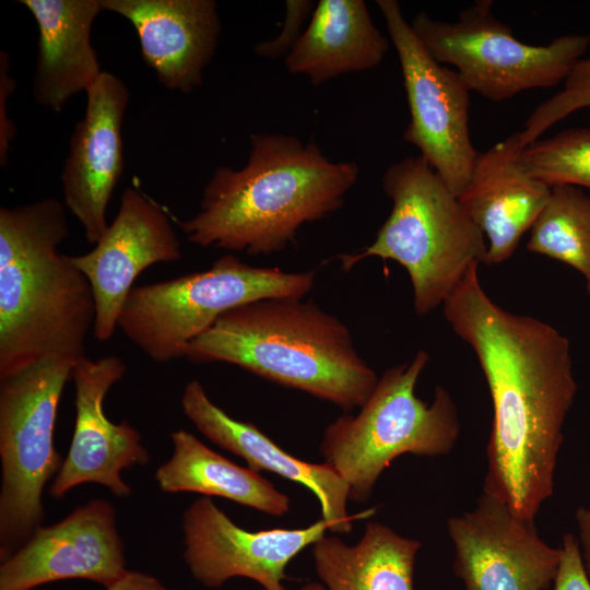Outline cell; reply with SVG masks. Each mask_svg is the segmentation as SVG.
Listing matches in <instances>:
<instances>
[{
  "label": "cell",
  "instance_id": "277c9868",
  "mask_svg": "<svg viewBox=\"0 0 590 590\" xmlns=\"http://www.w3.org/2000/svg\"><path fill=\"white\" fill-rule=\"evenodd\" d=\"M192 363L223 362L349 412L377 385L349 327L312 300L262 298L224 312L187 347Z\"/></svg>",
  "mask_w": 590,
  "mask_h": 590
},
{
  "label": "cell",
  "instance_id": "e0dca14e",
  "mask_svg": "<svg viewBox=\"0 0 590 590\" xmlns=\"http://www.w3.org/2000/svg\"><path fill=\"white\" fill-rule=\"evenodd\" d=\"M134 26L145 63L166 88L190 93L203 83L221 34L214 0H101Z\"/></svg>",
  "mask_w": 590,
  "mask_h": 590
},
{
  "label": "cell",
  "instance_id": "484cf974",
  "mask_svg": "<svg viewBox=\"0 0 590 590\" xmlns=\"http://www.w3.org/2000/svg\"><path fill=\"white\" fill-rule=\"evenodd\" d=\"M587 107H590V57L579 59L564 80L563 88L535 107L519 131L521 145L526 148L538 141L553 125Z\"/></svg>",
  "mask_w": 590,
  "mask_h": 590
},
{
  "label": "cell",
  "instance_id": "7a4b0ae2",
  "mask_svg": "<svg viewBox=\"0 0 590 590\" xmlns=\"http://www.w3.org/2000/svg\"><path fill=\"white\" fill-rule=\"evenodd\" d=\"M358 176L355 162H333L312 141L255 133L246 164L215 168L199 211L178 225L200 247L280 252L296 241L303 225L339 210Z\"/></svg>",
  "mask_w": 590,
  "mask_h": 590
},
{
  "label": "cell",
  "instance_id": "9a60e30c",
  "mask_svg": "<svg viewBox=\"0 0 590 590\" xmlns=\"http://www.w3.org/2000/svg\"><path fill=\"white\" fill-rule=\"evenodd\" d=\"M127 571L115 510L92 499L62 520L40 527L0 566V590H33L68 579L108 588Z\"/></svg>",
  "mask_w": 590,
  "mask_h": 590
},
{
  "label": "cell",
  "instance_id": "d4e9b609",
  "mask_svg": "<svg viewBox=\"0 0 590 590\" xmlns=\"http://www.w3.org/2000/svg\"><path fill=\"white\" fill-rule=\"evenodd\" d=\"M527 172L548 187L590 189V128H571L522 149Z\"/></svg>",
  "mask_w": 590,
  "mask_h": 590
},
{
  "label": "cell",
  "instance_id": "8fae6325",
  "mask_svg": "<svg viewBox=\"0 0 590 590\" xmlns=\"http://www.w3.org/2000/svg\"><path fill=\"white\" fill-rule=\"evenodd\" d=\"M452 570L465 590H547L554 581L560 547L548 545L534 520L482 493L475 507L451 516Z\"/></svg>",
  "mask_w": 590,
  "mask_h": 590
},
{
  "label": "cell",
  "instance_id": "7c38bea8",
  "mask_svg": "<svg viewBox=\"0 0 590 590\" xmlns=\"http://www.w3.org/2000/svg\"><path fill=\"white\" fill-rule=\"evenodd\" d=\"M181 257L180 241L165 209L135 187L126 188L114 221L94 248L72 256L94 294V338L99 342L111 339L142 271L155 263L177 262Z\"/></svg>",
  "mask_w": 590,
  "mask_h": 590
},
{
  "label": "cell",
  "instance_id": "ba28073f",
  "mask_svg": "<svg viewBox=\"0 0 590 590\" xmlns=\"http://www.w3.org/2000/svg\"><path fill=\"white\" fill-rule=\"evenodd\" d=\"M78 361L52 357L0 379V555L42 527L43 491L62 462L54 446L58 406Z\"/></svg>",
  "mask_w": 590,
  "mask_h": 590
},
{
  "label": "cell",
  "instance_id": "2e32d148",
  "mask_svg": "<svg viewBox=\"0 0 590 590\" xmlns=\"http://www.w3.org/2000/svg\"><path fill=\"white\" fill-rule=\"evenodd\" d=\"M86 94L83 117L74 127L61 172L63 202L80 222L88 244L108 227L106 211L123 170L122 121L129 90L103 71Z\"/></svg>",
  "mask_w": 590,
  "mask_h": 590
},
{
  "label": "cell",
  "instance_id": "f1b7e54d",
  "mask_svg": "<svg viewBox=\"0 0 590 590\" xmlns=\"http://www.w3.org/2000/svg\"><path fill=\"white\" fill-rule=\"evenodd\" d=\"M15 81L9 74V56L0 54V164L7 163L11 141L15 137V127L8 116V97L14 91Z\"/></svg>",
  "mask_w": 590,
  "mask_h": 590
},
{
  "label": "cell",
  "instance_id": "4fadbf2b",
  "mask_svg": "<svg viewBox=\"0 0 590 590\" xmlns=\"http://www.w3.org/2000/svg\"><path fill=\"white\" fill-rule=\"evenodd\" d=\"M184 559L203 586L219 588L232 578L251 579L262 590H286L288 563L326 535L323 519L300 529L248 531L234 523L210 497L196 499L184 512Z\"/></svg>",
  "mask_w": 590,
  "mask_h": 590
},
{
  "label": "cell",
  "instance_id": "3957f363",
  "mask_svg": "<svg viewBox=\"0 0 590 590\" xmlns=\"http://www.w3.org/2000/svg\"><path fill=\"white\" fill-rule=\"evenodd\" d=\"M56 198L0 209V379L52 357L86 356L96 305Z\"/></svg>",
  "mask_w": 590,
  "mask_h": 590
},
{
  "label": "cell",
  "instance_id": "ffe728a7",
  "mask_svg": "<svg viewBox=\"0 0 590 590\" xmlns=\"http://www.w3.org/2000/svg\"><path fill=\"white\" fill-rule=\"evenodd\" d=\"M38 26L33 96L60 111L69 99L87 92L103 70L91 42L101 0H21Z\"/></svg>",
  "mask_w": 590,
  "mask_h": 590
},
{
  "label": "cell",
  "instance_id": "d6986e66",
  "mask_svg": "<svg viewBox=\"0 0 590 590\" xmlns=\"http://www.w3.org/2000/svg\"><path fill=\"white\" fill-rule=\"evenodd\" d=\"M519 132L479 153L458 200L487 236L485 263L497 264L516 251L550 199L552 188L524 168Z\"/></svg>",
  "mask_w": 590,
  "mask_h": 590
},
{
  "label": "cell",
  "instance_id": "9c48e42d",
  "mask_svg": "<svg viewBox=\"0 0 590 590\" xmlns=\"http://www.w3.org/2000/svg\"><path fill=\"white\" fill-rule=\"evenodd\" d=\"M492 7L491 0L475 1L455 22L421 11L410 23L434 60L455 67L470 92L489 101L564 82L590 45V36L577 34L542 46L524 44L494 16Z\"/></svg>",
  "mask_w": 590,
  "mask_h": 590
},
{
  "label": "cell",
  "instance_id": "30bf717a",
  "mask_svg": "<svg viewBox=\"0 0 590 590\" xmlns=\"http://www.w3.org/2000/svg\"><path fill=\"white\" fill-rule=\"evenodd\" d=\"M400 62L410 121L403 140L459 197L480 152L469 130L470 90L457 71L434 60L424 49L396 0H377Z\"/></svg>",
  "mask_w": 590,
  "mask_h": 590
},
{
  "label": "cell",
  "instance_id": "83f0119b",
  "mask_svg": "<svg viewBox=\"0 0 590 590\" xmlns=\"http://www.w3.org/2000/svg\"><path fill=\"white\" fill-rule=\"evenodd\" d=\"M562 541L553 590H590V578L582 560L578 538L567 532Z\"/></svg>",
  "mask_w": 590,
  "mask_h": 590
},
{
  "label": "cell",
  "instance_id": "cb8c5ba5",
  "mask_svg": "<svg viewBox=\"0 0 590 590\" xmlns=\"http://www.w3.org/2000/svg\"><path fill=\"white\" fill-rule=\"evenodd\" d=\"M527 249L579 271L590 295V198L575 186L553 187L530 229Z\"/></svg>",
  "mask_w": 590,
  "mask_h": 590
},
{
  "label": "cell",
  "instance_id": "f546056e",
  "mask_svg": "<svg viewBox=\"0 0 590 590\" xmlns=\"http://www.w3.org/2000/svg\"><path fill=\"white\" fill-rule=\"evenodd\" d=\"M107 590H167L155 577L134 570L127 571L111 583Z\"/></svg>",
  "mask_w": 590,
  "mask_h": 590
},
{
  "label": "cell",
  "instance_id": "4316f807",
  "mask_svg": "<svg viewBox=\"0 0 590 590\" xmlns=\"http://www.w3.org/2000/svg\"><path fill=\"white\" fill-rule=\"evenodd\" d=\"M316 3L314 0H286L284 20L279 34L272 39L255 45V54L266 59H285L303 36Z\"/></svg>",
  "mask_w": 590,
  "mask_h": 590
},
{
  "label": "cell",
  "instance_id": "52a82bcc",
  "mask_svg": "<svg viewBox=\"0 0 590 590\" xmlns=\"http://www.w3.org/2000/svg\"><path fill=\"white\" fill-rule=\"evenodd\" d=\"M315 281L314 270L256 267L226 253L206 270L134 286L117 327L149 358L167 363L185 357L224 312L262 298H303Z\"/></svg>",
  "mask_w": 590,
  "mask_h": 590
},
{
  "label": "cell",
  "instance_id": "5bb4252c",
  "mask_svg": "<svg viewBox=\"0 0 590 590\" xmlns=\"http://www.w3.org/2000/svg\"><path fill=\"white\" fill-rule=\"evenodd\" d=\"M125 362L116 355L96 359L80 358L73 366L75 423L69 451L54 477L49 493L61 498L72 488L96 483L120 498L132 488L121 471L149 462L141 434L127 421L113 423L104 411L109 389L126 373Z\"/></svg>",
  "mask_w": 590,
  "mask_h": 590
},
{
  "label": "cell",
  "instance_id": "44dd1931",
  "mask_svg": "<svg viewBox=\"0 0 590 590\" xmlns=\"http://www.w3.org/2000/svg\"><path fill=\"white\" fill-rule=\"evenodd\" d=\"M389 40L375 25L363 0H320L294 49L286 70L312 85L376 68Z\"/></svg>",
  "mask_w": 590,
  "mask_h": 590
},
{
  "label": "cell",
  "instance_id": "5b68a950",
  "mask_svg": "<svg viewBox=\"0 0 590 590\" xmlns=\"http://www.w3.org/2000/svg\"><path fill=\"white\" fill-rule=\"evenodd\" d=\"M381 186L392 202L389 216L369 246L339 257L341 266L349 271L369 257L398 262L410 276L415 312L427 315L444 304L471 266L485 263L484 234L421 156L391 164Z\"/></svg>",
  "mask_w": 590,
  "mask_h": 590
},
{
  "label": "cell",
  "instance_id": "8992f818",
  "mask_svg": "<svg viewBox=\"0 0 590 590\" xmlns=\"http://www.w3.org/2000/svg\"><path fill=\"white\" fill-rule=\"evenodd\" d=\"M428 361L420 350L388 368L356 415L344 414L327 426L320 451L347 483L350 499L367 500L384 470L402 455L439 457L455 448L460 422L449 391L437 386L430 403L415 394Z\"/></svg>",
  "mask_w": 590,
  "mask_h": 590
},
{
  "label": "cell",
  "instance_id": "603a6c76",
  "mask_svg": "<svg viewBox=\"0 0 590 590\" xmlns=\"http://www.w3.org/2000/svg\"><path fill=\"white\" fill-rule=\"evenodd\" d=\"M420 548V541L384 523L368 522L355 545L324 535L312 544V556L328 590H414Z\"/></svg>",
  "mask_w": 590,
  "mask_h": 590
},
{
  "label": "cell",
  "instance_id": "7402d4cb",
  "mask_svg": "<svg viewBox=\"0 0 590 590\" xmlns=\"http://www.w3.org/2000/svg\"><path fill=\"white\" fill-rule=\"evenodd\" d=\"M170 439L173 455L154 475L161 491L222 497L270 516L288 512V496L259 472L234 463L187 430L173 432Z\"/></svg>",
  "mask_w": 590,
  "mask_h": 590
},
{
  "label": "cell",
  "instance_id": "ac0fdd59",
  "mask_svg": "<svg viewBox=\"0 0 590 590\" xmlns=\"http://www.w3.org/2000/svg\"><path fill=\"white\" fill-rule=\"evenodd\" d=\"M185 415L212 442L243 458L256 472L268 471L304 485L317 497L321 519L333 533H350L352 522L370 517L376 508L347 514L350 487L328 463L295 458L272 441L252 423L235 420L208 397L198 380L189 381L181 396Z\"/></svg>",
  "mask_w": 590,
  "mask_h": 590
},
{
  "label": "cell",
  "instance_id": "6da1fadb",
  "mask_svg": "<svg viewBox=\"0 0 590 590\" xmlns=\"http://www.w3.org/2000/svg\"><path fill=\"white\" fill-rule=\"evenodd\" d=\"M479 266L444 302V316L474 351L492 399L483 492L534 520L553 494L563 425L577 392L570 344L551 324L493 302Z\"/></svg>",
  "mask_w": 590,
  "mask_h": 590
},
{
  "label": "cell",
  "instance_id": "4dcf8cb0",
  "mask_svg": "<svg viewBox=\"0 0 590 590\" xmlns=\"http://www.w3.org/2000/svg\"><path fill=\"white\" fill-rule=\"evenodd\" d=\"M575 519L578 529V540L580 543L582 560L590 578V509L583 506L578 507Z\"/></svg>",
  "mask_w": 590,
  "mask_h": 590
},
{
  "label": "cell",
  "instance_id": "1f68e13d",
  "mask_svg": "<svg viewBox=\"0 0 590 590\" xmlns=\"http://www.w3.org/2000/svg\"><path fill=\"white\" fill-rule=\"evenodd\" d=\"M299 590H326L324 586L318 582H309L303 586Z\"/></svg>",
  "mask_w": 590,
  "mask_h": 590
}]
</instances>
